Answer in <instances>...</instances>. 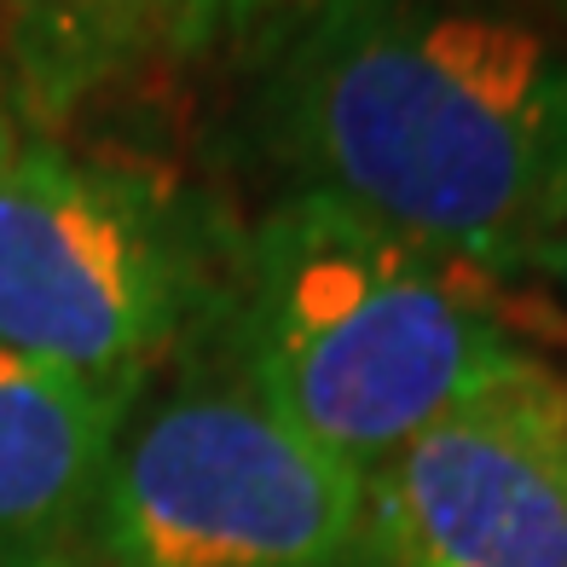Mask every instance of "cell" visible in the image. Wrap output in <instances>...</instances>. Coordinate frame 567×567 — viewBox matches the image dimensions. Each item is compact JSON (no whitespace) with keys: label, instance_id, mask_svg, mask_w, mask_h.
Segmentation results:
<instances>
[{"label":"cell","instance_id":"1","mask_svg":"<svg viewBox=\"0 0 567 567\" xmlns=\"http://www.w3.org/2000/svg\"><path fill=\"white\" fill-rule=\"evenodd\" d=\"M255 140L486 284L567 226V30L527 0H301L267 41Z\"/></svg>","mask_w":567,"mask_h":567},{"label":"cell","instance_id":"2","mask_svg":"<svg viewBox=\"0 0 567 567\" xmlns=\"http://www.w3.org/2000/svg\"><path fill=\"white\" fill-rule=\"evenodd\" d=\"M481 284L337 197L284 192L238 238L220 342L284 423L371 481L538 359Z\"/></svg>","mask_w":567,"mask_h":567},{"label":"cell","instance_id":"3","mask_svg":"<svg viewBox=\"0 0 567 567\" xmlns=\"http://www.w3.org/2000/svg\"><path fill=\"white\" fill-rule=\"evenodd\" d=\"M238 244L157 168L30 134L0 163V353L111 394L209 342Z\"/></svg>","mask_w":567,"mask_h":567},{"label":"cell","instance_id":"4","mask_svg":"<svg viewBox=\"0 0 567 567\" xmlns=\"http://www.w3.org/2000/svg\"><path fill=\"white\" fill-rule=\"evenodd\" d=\"M140 394L93 515V567H365L371 481L249 389L220 330Z\"/></svg>","mask_w":567,"mask_h":567},{"label":"cell","instance_id":"5","mask_svg":"<svg viewBox=\"0 0 567 567\" xmlns=\"http://www.w3.org/2000/svg\"><path fill=\"white\" fill-rule=\"evenodd\" d=\"M365 567H567V377L545 353L371 475Z\"/></svg>","mask_w":567,"mask_h":567},{"label":"cell","instance_id":"6","mask_svg":"<svg viewBox=\"0 0 567 567\" xmlns=\"http://www.w3.org/2000/svg\"><path fill=\"white\" fill-rule=\"evenodd\" d=\"M296 12L301 0H0V87L53 127L231 47H267Z\"/></svg>","mask_w":567,"mask_h":567},{"label":"cell","instance_id":"7","mask_svg":"<svg viewBox=\"0 0 567 567\" xmlns=\"http://www.w3.org/2000/svg\"><path fill=\"white\" fill-rule=\"evenodd\" d=\"M134 400L0 353V567H93V515Z\"/></svg>","mask_w":567,"mask_h":567},{"label":"cell","instance_id":"8","mask_svg":"<svg viewBox=\"0 0 567 567\" xmlns=\"http://www.w3.org/2000/svg\"><path fill=\"white\" fill-rule=\"evenodd\" d=\"M527 284H533V290L545 296V301H556V313L567 319V226H561L556 238H550V249L533 261Z\"/></svg>","mask_w":567,"mask_h":567},{"label":"cell","instance_id":"9","mask_svg":"<svg viewBox=\"0 0 567 567\" xmlns=\"http://www.w3.org/2000/svg\"><path fill=\"white\" fill-rule=\"evenodd\" d=\"M23 134H18V111H12V99H7V87H0V163L12 157V145H18Z\"/></svg>","mask_w":567,"mask_h":567},{"label":"cell","instance_id":"10","mask_svg":"<svg viewBox=\"0 0 567 567\" xmlns=\"http://www.w3.org/2000/svg\"><path fill=\"white\" fill-rule=\"evenodd\" d=\"M533 7H538V12H550L561 30H567V0H533Z\"/></svg>","mask_w":567,"mask_h":567}]
</instances>
